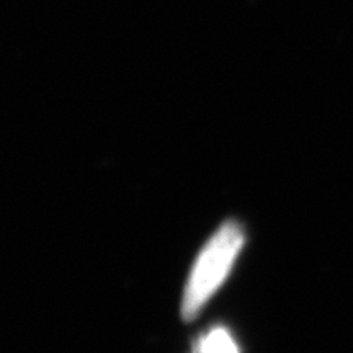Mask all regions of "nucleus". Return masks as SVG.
Here are the masks:
<instances>
[{
  "mask_svg": "<svg viewBox=\"0 0 353 353\" xmlns=\"http://www.w3.org/2000/svg\"><path fill=\"white\" fill-rule=\"evenodd\" d=\"M241 244L242 231L234 223L226 224L213 237V241L198 260L195 272L188 281L187 293L183 298V316L187 319L198 314L210 294L216 290Z\"/></svg>",
  "mask_w": 353,
  "mask_h": 353,
  "instance_id": "f257e3e1",
  "label": "nucleus"
},
{
  "mask_svg": "<svg viewBox=\"0 0 353 353\" xmlns=\"http://www.w3.org/2000/svg\"><path fill=\"white\" fill-rule=\"evenodd\" d=\"M198 353H236V345L226 330L214 329L201 342Z\"/></svg>",
  "mask_w": 353,
  "mask_h": 353,
  "instance_id": "f03ea898",
  "label": "nucleus"
}]
</instances>
